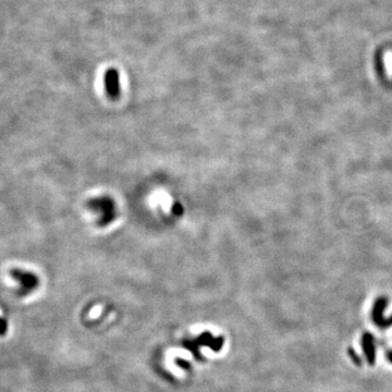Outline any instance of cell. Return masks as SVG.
<instances>
[{
    "label": "cell",
    "instance_id": "1",
    "mask_svg": "<svg viewBox=\"0 0 392 392\" xmlns=\"http://www.w3.org/2000/svg\"><path fill=\"white\" fill-rule=\"evenodd\" d=\"M10 276L19 284L18 294L21 297L31 294L39 286L38 276L32 271L24 270L21 268H12L10 270Z\"/></svg>",
    "mask_w": 392,
    "mask_h": 392
},
{
    "label": "cell",
    "instance_id": "2",
    "mask_svg": "<svg viewBox=\"0 0 392 392\" xmlns=\"http://www.w3.org/2000/svg\"><path fill=\"white\" fill-rule=\"evenodd\" d=\"M117 81L118 80L115 72L109 71L106 76V85H107V91L110 95H116L118 92Z\"/></svg>",
    "mask_w": 392,
    "mask_h": 392
},
{
    "label": "cell",
    "instance_id": "3",
    "mask_svg": "<svg viewBox=\"0 0 392 392\" xmlns=\"http://www.w3.org/2000/svg\"><path fill=\"white\" fill-rule=\"evenodd\" d=\"M8 331V321L3 318V317H0V337H3L7 335Z\"/></svg>",
    "mask_w": 392,
    "mask_h": 392
}]
</instances>
